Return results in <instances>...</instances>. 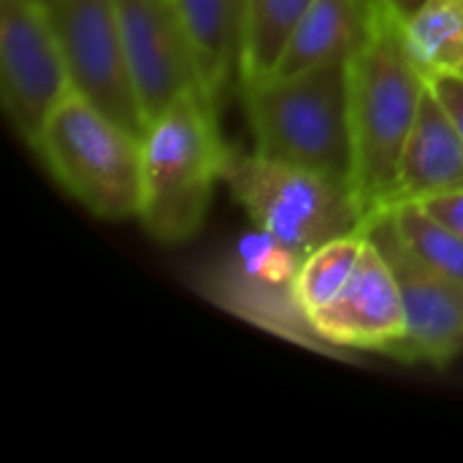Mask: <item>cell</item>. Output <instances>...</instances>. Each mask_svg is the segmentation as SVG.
Returning <instances> with one entry per match:
<instances>
[{
    "label": "cell",
    "instance_id": "obj_1",
    "mask_svg": "<svg viewBox=\"0 0 463 463\" xmlns=\"http://www.w3.org/2000/svg\"><path fill=\"white\" fill-rule=\"evenodd\" d=\"M426 90L429 76L410 54L402 22L383 8L374 33L350 60L353 193L366 217L393 203L402 152Z\"/></svg>",
    "mask_w": 463,
    "mask_h": 463
},
{
    "label": "cell",
    "instance_id": "obj_2",
    "mask_svg": "<svg viewBox=\"0 0 463 463\" xmlns=\"http://www.w3.org/2000/svg\"><path fill=\"white\" fill-rule=\"evenodd\" d=\"M228 146L217 133V106L203 90L176 98L141 136L144 231L160 244H182L206 220L222 182Z\"/></svg>",
    "mask_w": 463,
    "mask_h": 463
},
{
    "label": "cell",
    "instance_id": "obj_3",
    "mask_svg": "<svg viewBox=\"0 0 463 463\" xmlns=\"http://www.w3.org/2000/svg\"><path fill=\"white\" fill-rule=\"evenodd\" d=\"M258 155L353 187L350 62L241 84Z\"/></svg>",
    "mask_w": 463,
    "mask_h": 463
},
{
    "label": "cell",
    "instance_id": "obj_4",
    "mask_svg": "<svg viewBox=\"0 0 463 463\" xmlns=\"http://www.w3.org/2000/svg\"><path fill=\"white\" fill-rule=\"evenodd\" d=\"M33 152L54 182L100 220L138 217L141 136L71 90L46 119Z\"/></svg>",
    "mask_w": 463,
    "mask_h": 463
},
{
    "label": "cell",
    "instance_id": "obj_5",
    "mask_svg": "<svg viewBox=\"0 0 463 463\" xmlns=\"http://www.w3.org/2000/svg\"><path fill=\"white\" fill-rule=\"evenodd\" d=\"M222 182L252 225L298 258L364 228L366 214L350 184L309 168L228 146Z\"/></svg>",
    "mask_w": 463,
    "mask_h": 463
},
{
    "label": "cell",
    "instance_id": "obj_6",
    "mask_svg": "<svg viewBox=\"0 0 463 463\" xmlns=\"http://www.w3.org/2000/svg\"><path fill=\"white\" fill-rule=\"evenodd\" d=\"M71 90V73L46 5L33 0H0L3 109L16 136L30 149Z\"/></svg>",
    "mask_w": 463,
    "mask_h": 463
},
{
    "label": "cell",
    "instance_id": "obj_7",
    "mask_svg": "<svg viewBox=\"0 0 463 463\" xmlns=\"http://www.w3.org/2000/svg\"><path fill=\"white\" fill-rule=\"evenodd\" d=\"M71 84L114 122L144 136L146 122L130 79L117 0H49Z\"/></svg>",
    "mask_w": 463,
    "mask_h": 463
},
{
    "label": "cell",
    "instance_id": "obj_8",
    "mask_svg": "<svg viewBox=\"0 0 463 463\" xmlns=\"http://www.w3.org/2000/svg\"><path fill=\"white\" fill-rule=\"evenodd\" d=\"M364 233L391 263L407 312V339L396 355L426 364H448L463 353V288L426 266L399 236L385 209L364 222Z\"/></svg>",
    "mask_w": 463,
    "mask_h": 463
},
{
    "label": "cell",
    "instance_id": "obj_9",
    "mask_svg": "<svg viewBox=\"0 0 463 463\" xmlns=\"http://www.w3.org/2000/svg\"><path fill=\"white\" fill-rule=\"evenodd\" d=\"M125 57L149 125L176 98L203 90L198 57L176 0H117Z\"/></svg>",
    "mask_w": 463,
    "mask_h": 463
},
{
    "label": "cell",
    "instance_id": "obj_10",
    "mask_svg": "<svg viewBox=\"0 0 463 463\" xmlns=\"http://www.w3.org/2000/svg\"><path fill=\"white\" fill-rule=\"evenodd\" d=\"M307 328L334 347L393 355L402 350L407 339V312L399 279L369 236L350 282L331 304L307 317Z\"/></svg>",
    "mask_w": 463,
    "mask_h": 463
},
{
    "label": "cell",
    "instance_id": "obj_11",
    "mask_svg": "<svg viewBox=\"0 0 463 463\" xmlns=\"http://www.w3.org/2000/svg\"><path fill=\"white\" fill-rule=\"evenodd\" d=\"M383 0H312L269 76H293L326 62H350L369 41Z\"/></svg>",
    "mask_w": 463,
    "mask_h": 463
},
{
    "label": "cell",
    "instance_id": "obj_12",
    "mask_svg": "<svg viewBox=\"0 0 463 463\" xmlns=\"http://www.w3.org/2000/svg\"><path fill=\"white\" fill-rule=\"evenodd\" d=\"M453 190H463V133L429 84L402 152L393 203Z\"/></svg>",
    "mask_w": 463,
    "mask_h": 463
},
{
    "label": "cell",
    "instance_id": "obj_13",
    "mask_svg": "<svg viewBox=\"0 0 463 463\" xmlns=\"http://www.w3.org/2000/svg\"><path fill=\"white\" fill-rule=\"evenodd\" d=\"M193 41L206 95L217 106L239 81L244 46V0H176Z\"/></svg>",
    "mask_w": 463,
    "mask_h": 463
},
{
    "label": "cell",
    "instance_id": "obj_14",
    "mask_svg": "<svg viewBox=\"0 0 463 463\" xmlns=\"http://www.w3.org/2000/svg\"><path fill=\"white\" fill-rule=\"evenodd\" d=\"M402 35L429 79L463 73V0H423L402 22Z\"/></svg>",
    "mask_w": 463,
    "mask_h": 463
},
{
    "label": "cell",
    "instance_id": "obj_15",
    "mask_svg": "<svg viewBox=\"0 0 463 463\" xmlns=\"http://www.w3.org/2000/svg\"><path fill=\"white\" fill-rule=\"evenodd\" d=\"M312 0H244V46L239 87L266 79Z\"/></svg>",
    "mask_w": 463,
    "mask_h": 463
},
{
    "label": "cell",
    "instance_id": "obj_16",
    "mask_svg": "<svg viewBox=\"0 0 463 463\" xmlns=\"http://www.w3.org/2000/svg\"><path fill=\"white\" fill-rule=\"evenodd\" d=\"M364 244H366V236L361 228L355 233L331 239L323 247L301 258L296 282H293V298L304 323L312 312L323 309L342 293V288L350 282L353 271L358 269Z\"/></svg>",
    "mask_w": 463,
    "mask_h": 463
},
{
    "label": "cell",
    "instance_id": "obj_17",
    "mask_svg": "<svg viewBox=\"0 0 463 463\" xmlns=\"http://www.w3.org/2000/svg\"><path fill=\"white\" fill-rule=\"evenodd\" d=\"M393 225L404 244L434 271L463 288V239L434 220L418 201H399L388 206Z\"/></svg>",
    "mask_w": 463,
    "mask_h": 463
},
{
    "label": "cell",
    "instance_id": "obj_18",
    "mask_svg": "<svg viewBox=\"0 0 463 463\" xmlns=\"http://www.w3.org/2000/svg\"><path fill=\"white\" fill-rule=\"evenodd\" d=\"M434 220H439L445 228H450L453 233H458L463 239V190L453 193H442V195H431L426 201H418Z\"/></svg>",
    "mask_w": 463,
    "mask_h": 463
},
{
    "label": "cell",
    "instance_id": "obj_19",
    "mask_svg": "<svg viewBox=\"0 0 463 463\" xmlns=\"http://www.w3.org/2000/svg\"><path fill=\"white\" fill-rule=\"evenodd\" d=\"M429 84L463 133V73H439L431 76Z\"/></svg>",
    "mask_w": 463,
    "mask_h": 463
},
{
    "label": "cell",
    "instance_id": "obj_20",
    "mask_svg": "<svg viewBox=\"0 0 463 463\" xmlns=\"http://www.w3.org/2000/svg\"><path fill=\"white\" fill-rule=\"evenodd\" d=\"M388 8H391V14L399 19V22H404V19H410L412 14H415V8L423 3V0H383Z\"/></svg>",
    "mask_w": 463,
    "mask_h": 463
},
{
    "label": "cell",
    "instance_id": "obj_21",
    "mask_svg": "<svg viewBox=\"0 0 463 463\" xmlns=\"http://www.w3.org/2000/svg\"><path fill=\"white\" fill-rule=\"evenodd\" d=\"M33 3H41V5H46V3H49V0H33Z\"/></svg>",
    "mask_w": 463,
    "mask_h": 463
}]
</instances>
